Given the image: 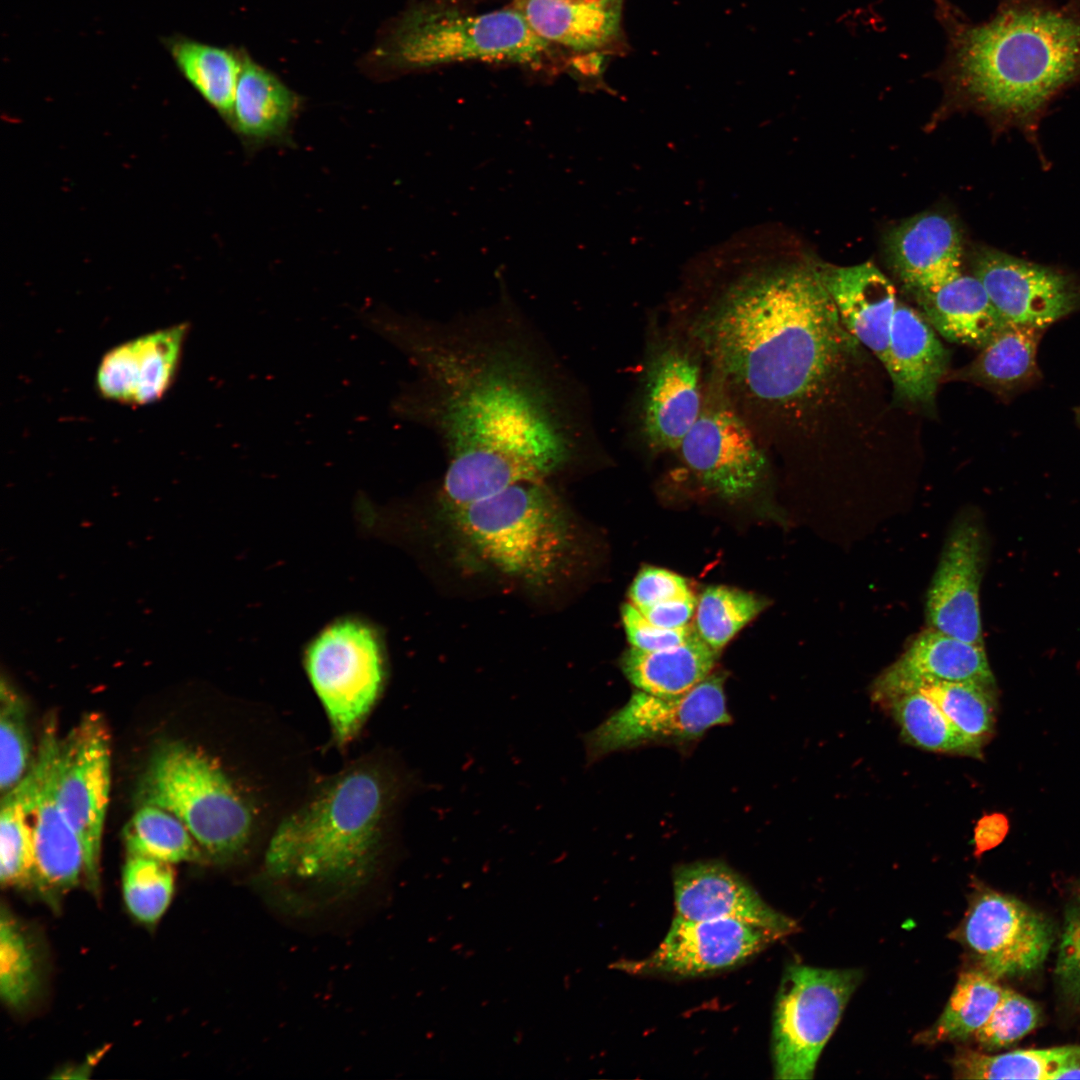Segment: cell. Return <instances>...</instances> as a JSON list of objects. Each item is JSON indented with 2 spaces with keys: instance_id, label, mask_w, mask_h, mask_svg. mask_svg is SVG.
Listing matches in <instances>:
<instances>
[{
  "instance_id": "6da1fadb",
  "label": "cell",
  "mask_w": 1080,
  "mask_h": 1080,
  "mask_svg": "<svg viewBox=\"0 0 1080 1080\" xmlns=\"http://www.w3.org/2000/svg\"><path fill=\"white\" fill-rule=\"evenodd\" d=\"M502 290L497 303L449 320L392 325L419 373L400 407L447 456L443 513L518 482L551 480L586 448L567 367Z\"/></svg>"
},
{
  "instance_id": "7a4b0ae2",
  "label": "cell",
  "mask_w": 1080,
  "mask_h": 1080,
  "mask_svg": "<svg viewBox=\"0 0 1080 1080\" xmlns=\"http://www.w3.org/2000/svg\"><path fill=\"white\" fill-rule=\"evenodd\" d=\"M768 256L758 227L692 266L701 297L691 338L730 392L759 412L814 396L858 344L819 268Z\"/></svg>"
},
{
  "instance_id": "3957f363",
  "label": "cell",
  "mask_w": 1080,
  "mask_h": 1080,
  "mask_svg": "<svg viewBox=\"0 0 1080 1080\" xmlns=\"http://www.w3.org/2000/svg\"><path fill=\"white\" fill-rule=\"evenodd\" d=\"M976 104L1030 117L1080 81V9L1050 0H1003L988 20L960 24L948 63Z\"/></svg>"
},
{
  "instance_id": "277c9868",
  "label": "cell",
  "mask_w": 1080,
  "mask_h": 1080,
  "mask_svg": "<svg viewBox=\"0 0 1080 1080\" xmlns=\"http://www.w3.org/2000/svg\"><path fill=\"white\" fill-rule=\"evenodd\" d=\"M406 785L401 775L384 769L345 770L281 820L268 843L267 867L311 879L361 877L381 849Z\"/></svg>"
},
{
  "instance_id": "5b68a950",
  "label": "cell",
  "mask_w": 1080,
  "mask_h": 1080,
  "mask_svg": "<svg viewBox=\"0 0 1080 1080\" xmlns=\"http://www.w3.org/2000/svg\"><path fill=\"white\" fill-rule=\"evenodd\" d=\"M380 56L392 74L480 62L517 66L544 78L576 75L580 59L548 44L510 4L491 10L423 0L392 25Z\"/></svg>"
},
{
  "instance_id": "8992f818",
  "label": "cell",
  "mask_w": 1080,
  "mask_h": 1080,
  "mask_svg": "<svg viewBox=\"0 0 1080 1080\" xmlns=\"http://www.w3.org/2000/svg\"><path fill=\"white\" fill-rule=\"evenodd\" d=\"M549 481L518 482L445 513L458 546L478 564L535 589L568 576L578 528Z\"/></svg>"
},
{
  "instance_id": "52a82bcc",
  "label": "cell",
  "mask_w": 1080,
  "mask_h": 1080,
  "mask_svg": "<svg viewBox=\"0 0 1080 1080\" xmlns=\"http://www.w3.org/2000/svg\"><path fill=\"white\" fill-rule=\"evenodd\" d=\"M138 800L175 815L204 856L215 861L241 855L256 834L252 799L215 760L184 743L156 748L139 782Z\"/></svg>"
},
{
  "instance_id": "ba28073f",
  "label": "cell",
  "mask_w": 1080,
  "mask_h": 1080,
  "mask_svg": "<svg viewBox=\"0 0 1080 1080\" xmlns=\"http://www.w3.org/2000/svg\"><path fill=\"white\" fill-rule=\"evenodd\" d=\"M303 663L336 740L349 742L384 688L387 657L382 633L365 617L340 616L307 643Z\"/></svg>"
},
{
  "instance_id": "9c48e42d",
  "label": "cell",
  "mask_w": 1080,
  "mask_h": 1080,
  "mask_svg": "<svg viewBox=\"0 0 1080 1080\" xmlns=\"http://www.w3.org/2000/svg\"><path fill=\"white\" fill-rule=\"evenodd\" d=\"M862 980L858 969L792 965L782 977L772 1025L774 1077L814 1076L823 1048Z\"/></svg>"
},
{
  "instance_id": "30bf717a",
  "label": "cell",
  "mask_w": 1080,
  "mask_h": 1080,
  "mask_svg": "<svg viewBox=\"0 0 1080 1080\" xmlns=\"http://www.w3.org/2000/svg\"><path fill=\"white\" fill-rule=\"evenodd\" d=\"M724 682L723 673H711L676 697L636 689L621 708L584 735L587 763L648 744H689L710 728L729 724Z\"/></svg>"
},
{
  "instance_id": "8fae6325",
  "label": "cell",
  "mask_w": 1080,
  "mask_h": 1080,
  "mask_svg": "<svg viewBox=\"0 0 1080 1080\" xmlns=\"http://www.w3.org/2000/svg\"><path fill=\"white\" fill-rule=\"evenodd\" d=\"M54 791L65 819L84 849V878L97 892L101 843L111 786L110 734L103 717L88 713L60 739Z\"/></svg>"
},
{
  "instance_id": "7c38bea8",
  "label": "cell",
  "mask_w": 1080,
  "mask_h": 1080,
  "mask_svg": "<svg viewBox=\"0 0 1080 1080\" xmlns=\"http://www.w3.org/2000/svg\"><path fill=\"white\" fill-rule=\"evenodd\" d=\"M980 968L995 977L1038 969L1053 943L1051 922L1021 900L986 886L970 894L960 924L949 935Z\"/></svg>"
},
{
  "instance_id": "4fadbf2b",
  "label": "cell",
  "mask_w": 1080,
  "mask_h": 1080,
  "mask_svg": "<svg viewBox=\"0 0 1080 1080\" xmlns=\"http://www.w3.org/2000/svg\"><path fill=\"white\" fill-rule=\"evenodd\" d=\"M781 938L773 930L737 919L687 920L675 915L665 938L648 957L614 966L632 974L701 976L735 967Z\"/></svg>"
},
{
  "instance_id": "5bb4252c",
  "label": "cell",
  "mask_w": 1080,
  "mask_h": 1080,
  "mask_svg": "<svg viewBox=\"0 0 1080 1080\" xmlns=\"http://www.w3.org/2000/svg\"><path fill=\"white\" fill-rule=\"evenodd\" d=\"M678 450L697 479L725 499L751 494L767 470V459L758 441L727 401L704 402Z\"/></svg>"
},
{
  "instance_id": "9a60e30c",
  "label": "cell",
  "mask_w": 1080,
  "mask_h": 1080,
  "mask_svg": "<svg viewBox=\"0 0 1080 1080\" xmlns=\"http://www.w3.org/2000/svg\"><path fill=\"white\" fill-rule=\"evenodd\" d=\"M986 542L975 515H960L949 529L930 582L925 615L929 628L984 646L979 593Z\"/></svg>"
},
{
  "instance_id": "2e32d148",
  "label": "cell",
  "mask_w": 1080,
  "mask_h": 1080,
  "mask_svg": "<svg viewBox=\"0 0 1080 1080\" xmlns=\"http://www.w3.org/2000/svg\"><path fill=\"white\" fill-rule=\"evenodd\" d=\"M974 275L1007 323L1046 329L1080 306L1070 275L993 249L974 256Z\"/></svg>"
},
{
  "instance_id": "e0dca14e",
  "label": "cell",
  "mask_w": 1080,
  "mask_h": 1080,
  "mask_svg": "<svg viewBox=\"0 0 1080 1080\" xmlns=\"http://www.w3.org/2000/svg\"><path fill=\"white\" fill-rule=\"evenodd\" d=\"M701 370L696 357L680 346L657 352L645 375L641 428L648 447L676 450L703 409Z\"/></svg>"
},
{
  "instance_id": "ac0fdd59",
  "label": "cell",
  "mask_w": 1080,
  "mask_h": 1080,
  "mask_svg": "<svg viewBox=\"0 0 1080 1080\" xmlns=\"http://www.w3.org/2000/svg\"><path fill=\"white\" fill-rule=\"evenodd\" d=\"M675 915L687 920L737 919L780 934L799 930L795 920L773 909L729 866L702 861L677 867L673 873Z\"/></svg>"
},
{
  "instance_id": "d6986e66",
  "label": "cell",
  "mask_w": 1080,
  "mask_h": 1080,
  "mask_svg": "<svg viewBox=\"0 0 1080 1080\" xmlns=\"http://www.w3.org/2000/svg\"><path fill=\"white\" fill-rule=\"evenodd\" d=\"M60 739L54 720L47 722L39 746L44 772L33 820L34 886L55 901L78 883L85 869L83 845L55 798L54 769Z\"/></svg>"
},
{
  "instance_id": "ffe728a7",
  "label": "cell",
  "mask_w": 1080,
  "mask_h": 1080,
  "mask_svg": "<svg viewBox=\"0 0 1080 1080\" xmlns=\"http://www.w3.org/2000/svg\"><path fill=\"white\" fill-rule=\"evenodd\" d=\"M185 323L120 344L108 351L98 367L97 387L107 399L129 405L159 400L176 376Z\"/></svg>"
},
{
  "instance_id": "44dd1931",
  "label": "cell",
  "mask_w": 1080,
  "mask_h": 1080,
  "mask_svg": "<svg viewBox=\"0 0 1080 1080\" xmlns=\"http://www.w3.org/2000/svg\"><path fill=\"white\" fill-rule=\"evenodd\" d=\"M929 682L996 684L984 646L928 628L875 679L872 696L881 702Z\"/></svg>"
},
{
  "instance_id": "7402d4cb",
  "label": "cell",
  "mask_w": 1080,
  "mask_h": 1080,
  "mask_svg": "<svg viewBox=\"0 0 1080 1080\" xmlns=\"http://www.w3.org/2000/svg\"><path fill=\"white\" fill-rule=\"evenodd\" d=\"M301 98L274 74L242 58L228 123L248 158L267 148H295L294 127Z\"/></svg>"
},
{
  "instance_id": "603a6c76",
  "label": "cell",
  "mask_w": 1080,
  "mask_h": 1080,
  "mask_svg": "<svg viewBox=\"0 0 1080 1080\" xmlns=\"http://www.w3.org/2000/svg\"><path fill=\"white\" fill-rule=\"evenodd\" d=\"M886 248L896 275L914 295L961 272V233L943 214L926 212L905 220L890 231Z\"/></svg>"
},
{
  "instance_id": "cb8c5ba5",
  "label": "cell",
  "mask_w": 1080,
  "mask_h": 1080,
  "mask_svg": "<svg viewBox=\"0 0 1080 1080\" xmlns=\"http://www.w3.org/2000/svg\"><path fill=\"white\" fill-rule=\"evenodd\" d=\"M819 271L847 331L884 366L898 303L892 282L870 262Z\"/></svg>"
},
{
  "instance_id": "d4e9b609",
  "label": "cell",
  "mask_w": 1080,
  "mask_h": 1080,
  "mask_svg": "<svg viewBox=\"0 0 1080 1080\" xmlns=\"http://www.w3.org/2000/svg\"><path fill=\"white\" fill-rule=\"evenodd\" d=\"M948 363V351L924 315L898 301L884 364L897 397L932 403Z\"/></svg>"
},
{
  "instance_id": "484cf974",
  "label": "cell",
  "mask_w": 1080,
  "mask_h": 1080,
  "mask_svg": "<svg viewBox=\"0 0 1080 1080\" xmlns=\"http://www.w3.org/2000/svg\"><path fill=\"white\" fill-rule=\"evenodd\" d=\"M509 4L542 40L585 61L613 40L619 25V0H512Z\"/></svg>"
},
{
  "instance_id": "4316f807",
  "label": "cell",
  "mask_w": 1080,
  "mask_h": 1080,
  "mask_svg": "<svg viewBox=\"0 0 1080 1080\" xmlns=\"http://www.w3.org/2000/svg\"><path fill=\"white\" fill-rule=\"evenodd\" d=\"M914 296L927 321L950 342L981 349L1007 323L980 280L962 271Z\"/></svg>"
},
{
  "instance_id": "83f0119b",
  "label": "cell",
  "mask_w": 1080,
  "mask_h": 1080,
  "mask_svg": "<svg viewBox=\"0 0 1080 1080\" xmlns=\"http://www.w3.org/2000/svg\"><path fill=\"white\" fill-rule=\"evenodd\" d=\"M719 653L695 631L685 642L665 649L642 651L630 647L621 657L620 666L636 689L676 697L711 674Z\"/></svg>"
},
{
  "instance_id": "f1b7e54d",
  "label": "cell",
  "mask_w": 1080,
  "mask_h": 1080,
  "mask_svg": "<svg viewBox=\"0 0 1080 1080\" xmlns=\"http://www.w3.org/2000/svg\"><path fill=\"white\" fill-rule=\"evenodd\" d=\"M44 765V752L39 746L24 777L2 794L0 880L3 886L34 885L33 820Z\"/></svg>"
},
{
  "instance_id": "f546056e",
  "label": "cell",
  "mask_w": 1080,
  "mask_h": 1080,
  "mask_svg": "<svg viewBox=\"0 0 1080 1080\" xmlns=\"http://www.w3.org/2000/svg\"><path fill=\"white\" fill-rule=\"evenodd\" d=\"M1044 328L1006 323L963 371L962 376L1009 397L1041 378L1037 349Z\"/></svg>"
},
{
  "instance_id": "4dcf8cb0",
  "label": "cell",
  "mask_w": 1080,
  "mask_h": 1080,
  "mask_svg": "<svg viewBox=\"0 0 1080 1080\" xmlns=\"http://www.w3.org/2000/svg\"><path fill=\"white\" fill-rule=\"evenodd\" d=\"M166 46L185 79L228 121L243 57L185 37L169 38Z\"/></svg>"
},
{
  "instance_id": "1f68e13d",
  "label": "cell",
  "mask_w": 1080,
  "mask_h": 1080,
  "mask_svg": "<svg viewBox=\"0 0 1080 1080\" xmlns=\"http://www.w3.org/2000/svg\"><path fill=\"white\" fill-rule=\"evenodd\" d=\"M998 979L980 968L961 972L939 1018L914 1041L922 1045L964 1041L985 1024L1000 1000Z\"/></svg>"
},
{
  "instance_id": "d6a6232c",
  "label": "cell",
  "mask_w": 1080,
  "mask_h": 1080,
  "mask_svg": "<svg viewBox=\"0 0 1080 1080\" xmlns=\"http://www.w3.org/2000/svg\"><path fill=\"white\" fill-rule=\"evenodd\" d=\"M1080 1066V1045L1014 1050L997 1055L959 1049L952 1070L959 1079H1050L1065 1069Z\"/></svg>"
},
{
  "instance_id": "836d02e7",
  "label": "cell",
  "mask_w": 1080,
  "mask_h": 1080,
  "mask_svg": "<svg viewBox=\"0 0 1080 1080\" xmlns=\"http://www.w3.org/2000/svg\"><path fill=\"white\" fill-rule=\"evenodd\" d=\"M906 692L930 698L954 728L980 750L991 739L996 722V684L929 682L902 693Z\"/></svg>"
},
{
  "instance_id": "e575fe53",
  "label": "cell",
  "mask_w": 1080,
  "mask_h": 1080,
  "mask_svg": "<svg viewBox=\"0 0 1080 1080\" xmlns=\"http://www.w3.org/2000/svg\"><path fill=\"white\" fill-rule=\"evenodd\" d=\"M886 704L905 742L926 751L981 758L982 750L949 722L939 707L919 692L893 695Z\"/></svg>"
},
{
  "instance_id": "d590c367",
  "label": "cell",
  "mask_w": 1080,
  "mask_h": 1080,
  "mask_svg": "<svg viewBox=\"0 0 1080 1080\" xmlns=\"http://www.w3.org/2000/svg\"><path fill=\"white\" fill-rule=\"evenodd\" d=\"M128 854L171 864L194 862L204 854L187 827L164 808L142 804L123 830Z\"/></svg>"
},
{
  "instance_id": "8d00e7d4",
  "label": "cell",
  "mask_w": 1080,
  "mask_h": 1080,
  "mask_svg": "<svg viewBox=\"0 0 1080 1080\" xmlns=\"http://www.w3.org/2000/svg\"><path fill=\"white\" fill-rule=\"evenodd\" d=\"M40 986L37 952L30 936L5 907L0 919V994L14 1010L29 1007Z\"/></svg>"
},
{
  "instance_id": "74e56055",
  "label": "cell",
  "mask_w": 1080,
  "mask_h": 1080,
  "mask_svg": "<svg viewBox=\"0 0 1080 1080\" xmlns=\"http://www.w3.org/2000/svg\"><path fill=\"white\" fill-rule=\"evenodd\" d=\"M767 605L766 599L738 588L709 586L697 600L693 626L702 640L720 652Z\"/></svg>"
},
{
  "instance_id": "f35d334b",
  "label": "cell",
  "mask_w": 1080,
  "mask_h": 1080,
  "mask_svg": "<svg viewBox=\"0 0 1080 1080\" xmlns=\"http://www.w3.org/2000/svg\"><path fill=\"white\" fill-rule=\"evenodd\" d=\"M175 876L171 863L128 854L122 873L123 898L130 914L144 924L156 923L173 897Z\"/></svg>"
},
{
  "instance_id": "ab89813d",
  "label": "cell",
  "mask_w": 1080,
  "mask_h": 1080,
  "mask_svg": "<svg viewBox=\"0 0 1080 1080\" xmlns=\"http://www.w3.org/2000/svg\"><path fill=\"white\" fill-rule=\"evenodd\" d=\"M31 759V740L23 697L8 679L0 689V790L13 788L26 774Z\"/></svg>"
},
{
  "instance_id": "60d3db41",
  "label": "cell",
  "mask_w": 1080,
  "mask_h": 1080,
  "mask_svg": "<svg viewBox=\"0 0 1080 1080\" xmlns=\"http://www.w3.org/2000/svg\"><path fill=\"white\" fill-rule=\"evenodd\" d=\"M1039 1019L1040 1011L1033 1001L1003 988L990 1017L973 1037L983 1050H997L1023 1038L1038 1025Z\"/></svg>"
},
{
  "instance_id": "b9f144b4",
  "label": "cell",
  "mask_w": 1080,
  "mask_h": 1080,
  "mask_svg": "<svg viewBox=\"0 0 1080 1080\" xmlns=\"http://www.w3.org/2000/svg\"><path fill=\"white\" fill-rule=\"evenodd\" d=\"M692 593L681 575L659 567H645L634 578L628 597L637 609H643Z\"/></svg>"
},
{
  "instance_id": "7bdbcfd3",
  "label": "cell",
  "mask_w": 1080,
  "mask_h": 1080,
  "mask_svg": "<svg viewBox=\"0 0 1080 1080\" xmlns=\"http://www.w3.org/2000/svg\"><path fill=\"white\" fill-rule=\"evenodd\" d=\"M623 626L631 647L642 651H655L685 642L696 631L688 625L667 629L654 625L630 602L621 610Z\"/></svg>"
},
{
  "instance_id": "ee69618b",
  "label": "cell",
  "mask_w": 1080,
  "mask_h": 1080,
  "mask_svg": "<svg viewBox=\"0 0 1080 1080\" xmlns=\"http://www.w3.org/2000/svg\"><path fill=\"white\" fill-rule=\"evenodd\" d=\"M1057 962L1064 975L1080 986V884L1075 902L1066 912Z\"/></svg>"
},
{
  "instance_id": "f6af8a7d",
  "label": "cell",
  "mask_w": 1080,
  "mask_h": 1080,
  "mask_svg": "<svg viewBox=\"0 0 1080 1080\" xmlns=\"http://www.w3.org/2000/svg\"><path fill=\"white\" fill-rule=\"evenodd\" d=\"M696 603L695 596L690 593L638 610L654 625L667 629H677L689 625V621L696 609Z\"/></svg>"
},
{
  "instance_id": "bcb514c9",
  "label": "cell",
  "mask_w": 1080,
  "mask_h": 1080,
  "mask_svg": "<svg viewBox=\"0 0 1080 1080\" xmlns=\"http://www.w3.org/2000/svg\"><path fill=\"white\" fill-rule=\"evenodd\" d=\"M1009 822L1005 815L993 813L983 816L974 829V855L981 856L998 846L1006 837Z\"/></svg>"
},
{
  "instance_id": "7dc6e473",
  "label": "cell",
  "mask_w": 1080,
  "mask_h": 1080,
  "mask_svg": "<svg viewBox=\"0 0 1080 1080\" xmlns=\"http://www.w3.org/2000/svg\"><path fill=\"white\" fill-rule=\"evenodd\" d=\"M1057 1079H1080V1066H1074L1063 1070Z\"/></svg>"
},
{
  "instance_id": "c3c4849f",
  "label": "cell",
  "mask_w": 1080,
  "mask_h": 1080,
  "mask_svg": "<svg viewBox=\"0 0 1080 1080\" xmlns=\"http://www.w3.org/2000/svg\"><path fill=\"white\" fill-rule=\"evenodd\" d=\"M1076 420L1080 426V407L1075 410Z\"/></svg>"
},
{
  "instance_id": "681fc988",
  "label": "cell",
  "mask_w": 1080,
  "mask_h": 1080,
  "mask_svg": "<svg viewBox=\"0 0 1080 1080\" xmlns=\"http://www.w3.org/2000/svg\"><path fill=\"white\" fill-rule=\"evenodd\" d=\"M464 1H481V0H464Z\"/></svg>"
}]
</instances>
